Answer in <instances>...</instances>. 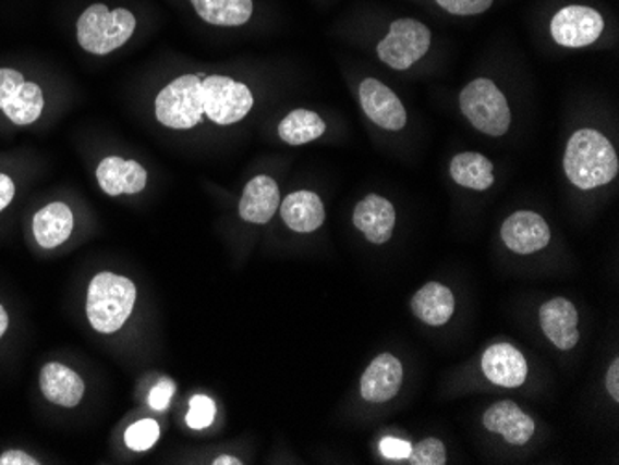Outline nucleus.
<instances>
[{"mask_svg": "<svg viewBox=\"0 0 619 465\" xmlns=\"http://www.w3.org/2000/svg\"><path fill=\"white\" fill-rule=\"evenodd\" d=\"M25 82V76L13 69H0V110L7 100L15 94V89Z\"/></svg>", "mask_w": 619, "mask_h": 465, "instance_id": "nucleus-31", "label": "nucleus"}, {"mask_svg": "<svg viewBox=\"0 0 619 465\" xmlns=\"http://www.w3.org/2000/svg\"><path fill=\"white\" fill-rule=\"evenodd\" d=\"M539 325L547 340L560 351H571L579 343V314L568 298H549L542 304Z\"/></svg>", "mask_w": 619, "mask_h": 465, "instance_id": "nucleus-12", "label": "nucleus"}, {"mask_svg": "<svg viewBox=\"0 0 619 465\" xmlns=\"http://www.w3.org/2000/svg\"><path fill=\"white\" fill-rule=\"evenodd\" d=\"M605 28V21L594 8L566 7L551 21V36L560 47L582 49L595 44Z\"/></svg>", "mask_w": 619, "mask_h": 465, "instance_id": "nucleus-8", "label": "nucleus"}, {"mask_svg": "<svg viewBox=\"0 0 619 465\" xmlns=\"http://www.w3.org/2000/svg\"><path fill=\"white\" fill-rule=\"evenodd\" d=\"M494 166L488 158L478 152H460L451 162L452 181L459 186L486 192L494 186Z\"/></svg>", "mask_w": 619, "mask_h": 465, "instance_id": "nucleus-22", "label": "nucleus"}, {"mask_svg": "<svg viewBox=\"0 0 619 465\" xmlns=\"http://www.w3.org/2000/svg\"><path fill=\"white\" fill-rule=\"evenodd\" d=\"M607 390L614 401H619V360H614L612 366L608 367Z\"/></svg>", "mask_w": 619, "mask_h": 465, "instance_id": "nucleus-35", "label": "nucleus"}, {"mask_svg": "<svg viewBox=\"0 0 619 465\" xmlns=\"http://www.w3.org/2000/svg\"><path fill=\"white\" fill-rule=\"evenodd\" d=\"M45 99L44 91L34 82H23L15 94L2 106V112L17 126L36 123L39 115L44 112Z\"/></svg>", "mask_w": 619, "mask_h": 465, "instance_id": "nucleus-24", "label": "nucleus"}, {"mask_svg": "<svg viewBox=\"0 0 619 465\" xmlns=\"http://www.w3.org/2000/svg\"><path fill=\"white\" fill-rule=\"evenodd\" d=\"M483 372L491 384L512 390L525 384L529 366L518 348L510 343H497L484 353Z\"/></svg>", "mask_w": 619, "mask_h": 465, "instance_id": "nucleus-13", "label": "nucleus"}, {"mask_svg": "<svg viewBox=\"0 0 619 465\" xmlns=\"http://www.w3.org/2000/svg\"><path fill=\"white\" fill-rule=\"evenodd\" d=\"M280 208V192L271 176L260 174L247 182L240 200V218L247 223L266 224Z\"/></svg>", "mask_w": 619, "mask_h": 465, "instance_id": "nucleus-17", "label": "nucleus"}, {"mask_svg": "<svg viewBox=\"0 0 619 465\" xmlns=\"http://www.w3.org/2000/svg\"><path fill=\"white\" fill-rule=\"evenodd\" d=\"M214 464L216 465H240L242 462L240 460L234 458V456H219V458L214 460Z\"/></svg>", "mask_w": 619, "mask_h": 465, "instance_id": "nucleus-36", "label": "nucleus"}, {"mask_svg": "<svg viewBox=\"0 0 619 465\" xmlns=\"http://www.w3.org/2000/svg\"><path fill=\"white\" fill-rule=\"evenodd\" d=\"M406 460L412 465H446V445L436 438H427V440L420 441L417 445L412 446V453Z\"/></svg>", "mask_w": 619, "mask_h": 465, "instance_id": "nucleus-27", "label": "nucleus"}, {"mask_svg": "<svg viewBox=\"0 0 619 465\" xmlns=\"http://www.w3.org/2000/svg\"><path fill=\"white\" fill-rule=\"evenodd\" d=\"M216 419V403L206 395H195L190 401V412H187V427L193 430H205L210 427Z\"/></svg>", "mask_w": 619, "mask_h": 465, "instance_id": "nucleus-28", "label": "nucleus"}, {"mask_svg": "<svg viewBox=\"0 0 619 465\" xmlns=\"http://www.w3.org/2000/svg\"><path fill=\"white\" fill-rule=\"evenodd\" d=\"M147 171L139 163L126 162L119 156H108L97 168V181L106 195L110 197H119L123 193L134 195L139 193L147 186Z\"/></svg>", "mask_w": 619, "mask_h": 465, "instance_id": "nucleus-16", "label": "nucleus"}, {"mask_svg": "<svg viewBox=\"0 0 619 465\" xmlns=\"http://www.w3.org/2000/svg\"><path fill=\"white\" fill-rule=\"evenodd\" d=\"M501 237L515 255H533L551 242V230L534 211H515L502 223Z\"/></svg>", "mask_w": 619, "mask_h": 465, "instance_id": "nucleus-10", "label": "nucleus"}, {"mask_svg": "<svg viewBox=\"0 0 619 465\" xmlns=\"http://www.w3.org/2000/svg\"><path fill=\"white\" fill-rule=\"evenodd\" d=\"M158 438H160V425L155 419H142V421L134 423L124 432V443L137 453L149 451L150 446L158 441Z\"/></svg>", "mask_w": 619, "mask_h": 465, "instance_id": "nucleus-26", "label": "nucleus"}, {"mask_svg": "<svg viewBox=\"0 0 619 465\" xmlns=\"http://www.w3.org/2000/svg\"><path fill=\"white\" fill-rule=\"evenodd\" d=\"M563 171L579 189L607 186L618 174V155L607 136L592 129H582L568 142Z\"/></svg>", "mask_w": 619, "mask_h": 465, "instance_id": "nucleus-1", "label": "nucleus"}, {"mask_svg": "<svg viewBox=\"0 0 619 465\" xmlns=\"http://www.w3.org/2000/svg\"><path fill=\"white\" fill-rule=\"evenodd\" d=\"M39 386L47 401L63 408H75L86 391L84 380L78 377V372L69 369L60 362H50L41 369Z\"/></svg>", "mask_w": 619, "mask_h": 465, "instance_id": "nucleus-18", "label": "nucleus"}, {"mask_svg": "<svg viewBox=\"0 0 619 465\" xmlns=\"http://www.w3.org/2000/svg\"><path fill=\"white\" fill-rule=\"evenodd\" d=\"M195 12L208 25L242 26L253 15V0H192Z\"/></svg>", "mask_w": 619, "mask_h": 465, "instance_id": "nucleus-23", "label": "nucleus"}, {"mask_svg": "<svg viewBox=\"0 0 619 465\" xmlns=\"http://www.w3.org/2000/svg\"><path fill=\"white\" fill-rule=\"evenodd\" d=\"M360 102L373 123L385 131L397 132L406 124V110L403 102L390 87L377 78H366L360 84Z\"/></svg>", "mask_w": 619, "mask_h": 465, "instance_id": "nucleus-9", "label": "nucleus"}, {"mask_svg": "<svg viewBox=\"0 0 619 465\" xmlns=\"http://www.w3.org/2000/svg\"><path fill=\"white\" fill-rule=\"evenodd\" d=\"M174 393V382L173 380L163 379L158 382V384L153 388L149 395L150 408L156 409V412H163V409L169 408V403H171V397Z\"/></svg>", "mask_w": 619, "mask_h": 465, "instance_id": "nucleus-30", "label": "nucleus"}, {"mask_svg": "<svg viewBox=\"0 0 619 465\" xmlns=\"http://www.w3.org/2000/svg\"><path fill=\"white\" fill-rule=\"evenodd\" d=\"M156 119L173 131H190L205 115L203 81L195 75L174 78L156 97Z\"/></svg>", "mask_w": 619, "mask_h": 465, "instance_id": "nucleus-5", "label": "nucleus"}, {"mask_svg": "<svg viewBox=\"0 0 619 465\" xmlns=\"http://www.w3.org/2000/svg\"><path fill=\"white\" fill-rule=\"evenodd\" d=\"M460 110L478 132L499 137L507 134L512 113L501 89L489 78L470 82L460 91Z\"/></svg>", "mask_w": 619, "mask_h": 465, "instance_id": "nucleus-4", "label": "nucleus"}, {"mask_svg": "<svg viewBox=\"0 0 619 465\" xmlns=\"http://www.w3.org/2000/svg\"><path fill=\"white\" fill-rule=\"evenodd\" d=\"M403 384V366L390 353L380 354L367 366L360 380V393L367 403H388Z\"/></svg>", "mask_w": 619, "mask_h": 465, "instance_id": "nucleus-11", "label": "nucleus"}, {"mask_svg": "<svg viewBox=\"0 0 619 465\" xmlns=\"http://www.w3.org/2000/svg\"><path fill=\"white\" fill-rule=\"evenodd\" d=\"M136 304V285L121 274L99 273L87 290L89 325L100 334L118 332Z\"/></svg>", "mask_w": 619, "mask_h": 465, "instance_id": "nucleus-2", "label": "nucleus"}, {"mask_svg": "<svg viewBox=\"0 0 619 465\" xmlns=\"http://www.w3.org/2000/svg\"><path fill=\"white\" fill-rule=\"evenodd\" d=\"M380 451H383L386 458L406 460L410 453H412V445H410L409 441L385 438V440L380 441Z\"/></svg>", "mask_w": 619, "mask_h": 465, "instance_id": "nucleus-32", "label": "nucleus"}, {"mask_svg": "<svg viewBox=\"0 0 619 465\" xmlns=\"http://www.w3.org/2000/svg\"><path fill=\"white\" fill-rule=\"evenodd\" d=\"M15 197V184L8 174L0 173V211L4 210Z\"/></svg>", "mask_w": 619, "mask_h": 465, "instance_id": "nucleus-33", "label": "nucleus"}, {"mask_svg": "<svg viewBox=\"0 0 619 465\" xmlns=\"http://www.w3.org/2000/svg\"><path fill=\"white\" fill-rule=\"evenodd\" d=\"M325 131H327L325 121L316 112L304 108L288 113L279 124L280 139L293 147L314 142L317 137H321Z\"/></svg>", "mask_w": 619, "mask_h": 465, "instance_id": "nucleus-25", "label": "nucleus"}, {"mask_svg": "<svg viewBox=\"0 0 619 465\" xmlns=\"http://www.w3.org/2000/svg\"><path fill=\"white\" fill-rule=\"evenodd\" d=\"M484 427L494 435H501L510 445H525L536 432L533 417L521 412L512 401L491 404L483 417Z\"/></svg>", "mask_w": 619, "mask_h": 465, "instance_id": "nucleus-15", "label": "nucleus"}, {"mask_svg": "<svg viewBox=\"0 0 619 465\" xmlns=\"http://www.w3.org/2000/svg\"><path fill=\"white\" fill-rule=\"evenodd\" d=\"M412 311L430 327H444L454 314V295L440 282H428L412 298Z\"/></svg>", "mask_w": 619, "mask_h": 465, "instance_id": "nucleus-21", "label": "nucleus"}, {"mask_svg": "<svg viewBox=\"0 0 619 465\" xmlns=\"http://www.w3.org/2000/svg\"><path fill=\"white\" fill-rule=\"evenodd\" d=\"M75 227L73 211L63 203H52L45 206L34 216V237L44 248H57L69 240Z\"/></svg>", "mask_w": 619, "mask_h": 465, "instance_id": "nucleus-20", "label": "nucleus"}, {"mask_svg": "<svg viewBox=\"0 0 619 465\" xmlns=\"http://www.w3.org/2000/svg\"><path fill=\"white\" fill-rule=\"evenodd\" d=\"M282 221L299 234L316 232L325 223L323 200L312 192H295L282 200Z\"/></svg>", "mask_w": 619, "mask_h": 465, "instance_id": "nucleus-19", "label": "nucleus"}, {"mask_svg": "<svg viewBox=\"0 0 619 465\" xmlns=\"http://www.w3.org/2000/svg\"><path fill=\"white\" fill-rule=\"evenodd\" d=\"M430 41L433 34L420 21L397 20L391 23L388 36L378 44V58L396 71H406L427 54Z\"/></svg>", "mask_w": 619, "mask_h": 465, "instance_id": "nucleus-6", "label": "nucleus"}, {"mask_svg": "<svg viewBox=\"0 0 619 465\" xmlns=\"http://www.w3.org/2000/svg\"><path fill=\"white\" fill-rule=\"evenodd\" d=\"M136 30L134 13L118 8L110 12L106 4L97 2L82 13L76 23V38L89 54L106 57L123 47Z\"/></svg>", "mask_w": 619, "mask_h": 465, "instance_id": "nucleus-3", "label": "nucleus"}, {"mask_svg": "<svg viewBox=\"0 0 619 465\" xmlns=\"http://www.w3.org/2000/svg\"><path fill=\"white\" fill-rule=\"evenodd\" d=\"M353 223L367 242L385 245L396 229V208L390 200L372 193L354 208Z\"/></svg>", "mask_w": 619, "mask_h": 465, "instance_id": "nucleus-14", "label": "nucleus"}, {"mask_svg": "<svg viewBox=\"0 0 619 465\" xmlns=\"http://www.w3.org/2000/svg\"><path fill=\"white\" fill-rule=\"evenodd\" d=\"M205 113L216 124H234L242 121L254 106V97L245 84L229 76H208L203 81Z\"/></svg>", "mask_w": 619, "mask_h": 465, "instance_id": "nucleus-7", "label": "nucleus"}, {"mask_svg": "<svg viewBox=\"0 0 619 465\" xmlns=\"http://www.w3.org/2000/svg\"><path fill=\"white\" fill-rule=\"evenodd\" d=\"M7 329H8V314L7 310H4V306L0 304V338L4 335Z\"/></svg>", "mask_w": 619, "mask_h": 465, "instance_id": "nucleus-37", "label": "nucleus"}, {"mask_svg": "<svg viewBox=\"0 0 619 465\" xmlns=\"http://www.w3.org/2000/svg\"><path fill=\"white\" fill-rule=\"evenodd\" d=\"M436 2L452 15H478L494 4V0H436Z\"/></svg>", "mask_w": 619, "mask_h": 465, "instance_id": "nucleus-29", "label": "nucleus"}, {"mask_svg": "<svg viewBox=\"0 0 619 465\" xmlns=\"http://www.w3.org/2000/svg\"><path fill=\"white\" fill-rule=\"evenodd\" d=\"M39 462L32 458L31 454L23 453V451H7L0 456V465H36Z\"/></svg>", "mask_w": 619, "mask_h": 465, "instance_id": "nucleus-34", "label": "nucleus"}]
</instances>
